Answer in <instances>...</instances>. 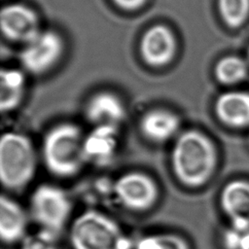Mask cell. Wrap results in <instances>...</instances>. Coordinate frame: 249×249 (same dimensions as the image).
I'll use <instances>...</instances> for the list:
<instances>
[{
    "mask_svg": "<svg viewBox=\"0 0 249 249\" xmlns=\"http://www.w3.org/2000/svg\"><path fill=\"white\" fill-rule=\"evenodd\" d=\"M120 147L119 126L96 125L85 133L84 154L87 164L103 167L117 157Z\"/></svg>",
    "mask_w": 249,
    "mask_h": 249,
    "instance_id": "ba28073f",
    "label": "cell"
},
{
    "mask_svg": "<svg viewBox=\"0 0 249 249\" xmlns=\"http://www.w3.org/2000/svg\"><path fill=\"white\" fill-rule=\"evenodd\" d=\"M249 63L237 55L222 57L215 65L214 74L218 82L223 85H236L248 75Z\"/></svg>",
    "mask_w": 249,
    "mask_h": 249,
    "instance_id": "e0dca14e",
    "label": "cell"
},
{
    "mask_svg": "<svg viewBox=\"0 0 249 249\" xmlns=\"http://www.w3.org/2000/svg\"><path fill=\"white\" fill-rule=\"evenodd\" d=\"M24 76L19 70L2 69L0 72V109L2 113L15 110L21 102Z\"/></svg>",
    "mask_w": 249,
    "mask_h": 249,
    "instance_id": "2e32d148",
    "label": "cell"
},
{
    "mask_svg": "<svg viewBox=\"0 0 249 249\" xmlns=\"http://www.w3.org/2000/svg\"><path fill=\"white\" fill-rule=\"evenodd\" d=\"M218 10L229 27L237 28L249 18V0H218Z\"/></svg>",
    "mask_w": 249,
    "mask_h": 249,
    "instance_id": "d6986e66",
    "label": "cell"
},
{
    "mask_svg": "<svg viewBox=\"0 0 249 249\" xmlns=\"http://www.w3.org/2000/svg\"><path fill=\"white\" fill-rule=\"evenodd\" d=\"M28 213L38 229L60 235L71 221L73 204L68 193L53 183H42L30 194Z\"/></svg>",
    "mask_w": 249,
    "mask_h": 249,
    "instance_id": "5b68a950",
    "label": "cell"
},
{
    "mask_svg": "<svg viewBox=\"0 0 249 249\" xmlns=\"http://www.w3.org/2000/svg\"><path fill=\"white\" fill-rule=\"evenodd\" d=\"M176 41L173 33L164 25L157 24L150 27L142 36L140 52L147 64L162 66L174 56Z\"/></svg>",
    "mask_w": 249,
    "mask_h": 249,
    "instance_id": "5bb4252c",
    "label": "cell"
},
{
    "mask_svg": "<svg viewBox=\"0 0 249 249\" xmlns=\"http://www.w3.org/2000/svg\"><path fill=\"white\" fill-rule=\"evenodd\" d=\"M3 35L11 41L27 43L39 32V22L35 12L21 4L5 6L0 15Z\"/></svg>",
    "mask_w": 249,
    "mask_h": 249,
    "instance_id": "30bf717a",
    "label": "cell"
},
{
    "mask_svg": "<svg viewBox=\"0 0 249 249\" xmlns=\"http://www.w3.org/2000/svg\"><path fill=\"white\" fill-rule=\"evenodd\" d=\"M85 133L70 122L54 124L44 134L40 159L54 177L67 179L80 173L87 164L84 154Z\"/></svg>",
    "mask_w": 249,
    "mask_h": 249,
    "instance_id": "7a4b0ae2",
    "label": "cell"
},
{
    "mask_svg": "<svg viewBox=\"0 0 249 249\" xmlns=\"http://www.w3.org/2000/svg\"><path fill=\"white\" fill-rule=\"evenodd\" d=\"M31 221L28 210L13 197H0V238L3 244H19L28 233Z\"/></svg>",
    "mask_w": 249,
    "mask_h": 249,
    "instance_id": "7c38bea8",
    "label": "cell"
},
{
    "mask_svg": "<svg viewBox=\"0 0 249 249\" xmlns=\"http://www.w3.org/2000/svg\"><path fill=\"white\" fill-rule=\"evenodd\" d=\"M141 136L153 144H164L174 141L180 134L179 116L168 109L156 108L145 112L138 124Z\"/></svg>",
    "mask_w": 249,
    "mask_h": 249,
    "instance_id": "9c48e42d",
    "label": "cell"
},
{
    "mask_svg": "<svg viewBox=\"0 0 249 249\" xmlns=\"http://www.w3.org/2000/svg\"><path fill=\"white\" fill-rule=\"evenodd\" d=\"M114 196L120 205L135 213L151 210L159 201L160 187L148 173L131 170L121 174L113 185Z\"/></svg>",
    "mask_w": 249,
    "mask_h": 249,
    "instance_id": "8992f818",
    "label": "cell"
},
{
    "mask_svg": "<svg viewBox=\"0 0 249 249\" xmlns=\"http://www.w3.org/2000/svg\"><path fill=\"white\" fill-rule=\"evenodd\" d=\"M40 154L24 133L7 131L0 139V180L10 192L25 189L34 179Z\"/></svg>",
    "mask_w": 249,
    "mask_h": 249,
    "instance_id": "3957f363",
    "label": "cell"
},
{
    "mask_svg": "<svg viewBox=\"0 0 249 249\" xmlns=\"http://www.w3.org/2000/svg\"><path fill=\"white\" fill-rule=\"evenodd\" d=\"M219 206L230 224L249 228V180L227 182L219 194Z\"/></svg>",
    "mask_w": 249,
    "mask_h": 249,
    "instance_id": "8fae6325",
    "label": "cell"
},
{
    "mask_svg": "<svg viewBox=\"0 0 249 249\" xmlns=\"http://www.w3.org/2000/svg\"><path fill=\"white\" fill-rule=\"evenodd\" d=\"M248 142H249V138H248Z\"/></svg>",
    "mask_w": 249,
    "mask_h": 249,
    "instance_id": "d4e9b609",
    "label": "cell"
},
{
    "mask_svg": "<svg viewBox=\"0 0 249 249\" xmlns=\"http://www.w3.org/2000/svg\"><path fill=\"white\" fill-rule=\"evenodd\" d=\"M68 237L72 249H133L120 224L96 209L76 216L70 222Z\"/></svg>",
    "mask_w": 249,
    "mask_h": 249,
    "instance_id": "277c9868",
    "label": "cell"
},
{
    "mask_svg": "<svg viewBox=\"0 0 249 249\" xmlns=\"http://www.w3.org/2000/svg\"><path fill=\"white\" fill-rule=\"evenodd\" d=\"M125 116L126 110L122 99L109 91L95 93L85 106V117L92 126H120L125 120Z\"/></svg>",
    "mask_w": 249,
    "mask_h": 249,
    "instance_id": "9a60e30c",
    "label": "cell"
},
{
    "mask_svg": "<svg viewBox=\"0 0 249 249\" xmlns=\"http://www.w3.org/2000/svg\"><path fill=\"white\" fill-rule=\"evenodd\" d=\"M63 51L60 36L52 30L40 31L25 43L19 54L22 66L33 74H41L52 68Z\"/></svg>",
    "mask_w": 249,
    "mask_h": 249,
    "instance_id": "52a82bcc",
    "label": "cell"
},
{
    "mask_svg": "<svg viewBox=\"0 0 249 249\" xmlns=\"http://www.w3.org/2000/svg\"><path fill=\"white\" fill-rule=\"evenodd\" d=\"M170 168L183 187L198 190L214 177L219 165V153L214 141L196 128L182 130L172 142Z\"/></svg>",
    "mask_w": 249,
    "mask_h": 249,
    "instance_id": "6da1fadb",
    "label": "cell"
},
{
    "mask_svg": "<svg viewBox=\"0 0 249 249\" xmlns=\"http://www.w3.org/2000/svg\"><path fill=\"white\" fill-rule=\"evenodd\" d=\"M247 61H248V63H249V48H248V50H247Z\"/></svg>",
    "mask_w": 249,
    "mask_h": 249,
    "instance_id": "cb8c5ba5",
    "label": "cell"
},
{
    "mask_svg": "<svg viewBox=\"0 0 249 249\" xmlns=\"http://www.w3.org/2000/svg\"><path fill=\"white\" fill-rule=\"evenodd\" d=\"M248 239L249 228L232 224H229L221 236L224 249H244Z\"/></svg>",
    "mask_w": 249,
    "mask_h": 249,
    "instance_id": "44dd1931",
    "label": "cell"
},
{
    "mask_svg": "<svg viewBox=\"0 0 249 249\" xmlns=\"http://www.w3.org/2000/svg\"><path fill=\"white\" fill-rule=\"evenodd\" d=\"M244 249H249V239H248V241H247V243H246Z\"/></svg>",
    "mask_w": 249,
    "mask_h": 249,
    "instance_id": "603a6c76",
    "label": "cell"
},
{
    "mask_svg": "<svg viewBox=\"0 0 249 249\" xmlns=\"http://www.w3.org/2000/svg\"><path fill=\"white\" fill-rule=\"evenodd\" d=\"M59 236L51 231L37 229L28 232L20 241L19 249H59Z\"/></svg>",
    "mask_w": 249,
    "mask_h": 249,
    "instance_id": "ffe728a7",
    "label": "cell"
},
{
    "mask_svg": "<svg viewBox=\"0 0 249 249\" xmlns=\"http://www.w3.org/2000/svg\"><path fill=\"white\" fill-rule=\"evenodd\" d=\"M214 113L228 128H249V92L231 90L220 94L214 103Z\"/></svg>",
    "mask_w": 249,
    "mask_h": 249,
    "instance_id": "4fadbf2b",
    "label": "cell"
},
{
    "mask_svg": "<svg viewBox=\"0 0 249 249\" xmlns=\"http://www.w3.org/2000/svg\"><path fill=\"white\" fill-rule=\"evenodd\" d=\"M113 2L124 10H136L143 6L146 0H113Z\"/></svg>",
    "mask_w": 249,
    "mask_h": 249,
    "instance_id": "7402d4cb",
    "label": "cell"
},
{
    "mask_svg": "<svg viewBox=\"0 0 249 249\" xmlns=\"http://www.w3.org/2000/svg\"><path fill=\"white\" fill-rule=\"evenodd\" d=\"M133 249H192L187 238L175 232H156L140 237Z\"/></svg>",
    "mask_w": 249,
    "mask_h": 249,
    "instance_id": "ac0fdd59",
    "label": "cell"
}]
</instances>
